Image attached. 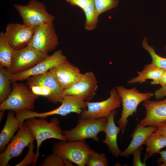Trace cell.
<instances>
[{"label": "cell", "mask_w": 166, "mask_h": 166, "mask_svg": "<svg viewBox=\"0 0 166 166\" xmlns=\"http://www.w3.org/2000/svg\"><path fill=\"white\" fill-rule=\"evenodd\" d=\"M58 108L48 112L38 113L29 109L21 110L16 113V116L21 122L28 118L37 117L45 118L58 115L65 116L71 113H75L80 116L83 111L87 108V101L81 98L73 95H65Z\"/></svg>", "instance_id": "obj_1"}, {"label": "cell", "mask_w": 166, "mask_h": 166, "mask_svg": "<svg viewBox=\"0 0 166 166\" xmlns=\"http://www.w3.org/2000/svg\"><path fill=\"white\" fill-rule=\"evenodd\" d=\"M26 122L30 128L37 142V158L39 155L40 147L45 140L54 138L60 140L67 141L62 134V130L60 122L57 117L52 118L48 122L45 118L31 117L26 120Z\"/></svg>", "instance_id": "obj_2"}, {"label": "cell", "mask_w": 166, "mask_h": 166, "mask_svg": "<svg viewBox=\"0 0 166 166\" xmlns=\"http://www.w3.org/2000/svg\"><path fill=\"white\" fill-rule=\"evenodd\" d=\"M122 101V110L120 118L117 121L122 135L125 130L128 123V118L137 111L138 105L142 101L149 100L153 95L151 92L140 93L136 88L127 89L122 86L115 87Z\"/></svg>", "instance_id": "obj_3"}, {"label": "cell", "mask_w": 166, "mask_h": 166, "mask_svg": "<svg viewBox=\"0 0 166 166\" xmlns=\"http://www.w3.org/2000/svg\"><path fill=\"white\" fill-rule=\"evenodd\" d=\"M94 151L85 140H60L53 144L52 148L53 153L78 166H86L89 155Z\"/></svg>", "instance_id": "obj_4"}, {"label": "cell", "mask_w": 166, "mask_h": 166, "mask_svg": "<svg viewBox=\"0 0 166 166\" xmlns=\"http://www.w3.org/2000/svg\"><path fill=\"white\" fill-rule=\"evenodd\" d=\"M12 90L7 98L0 105V110H11L16 112L27 109L33 110L34 102L39 96L34 94L24 84L12 83Z\"/></svg>", "instance_id": "obj_5"}, {"label": "cell", "mask_w": 166, "mask_h": 166, "mask_svg": "<svg viewBox=\"0 0 166 166\" xmlns=\"http://www.w3.org/2000/svg\"><path fill=\"white\" fill-rule=\"evenodd\" d=\"M107 118L97 119L79 118L76 127L72 129L63 130L62 134L68 141H74L91 139L98 141V134L104 132Z\"/></svg>", "instance_id": "obj_6"}, {"label": "cell", "mask_w": 166, "mask_h": 166, "mask_svg": "<svg viewBox=\"0 0 166 166\" xmlns=\"http://www.w3.org/2000/svg\"><path fill=\"white\" fill-rule=\"evenodd\" d=\"M14 7L22 17L24 24L34 30L42 25L53 22L55 17L47 11L45 5L31 0L26 5L15 4Z\"/></svg>", "instance_id": "obj_7"}, {"label": "cell", "mask_w": 166, "mask_h": 166, "mask_svg": "<svg viewBox=\"0 0 166 166\" xmlns=\"http://www.w3.org/2000/svg\"><path fill=\"white\" fill-rule=\"evenodd\" d=\"M35 140V137L30 128L26 122L23 121L5 150L0 153V166L9 165L11 159L20 157L24 148Z\"/></svg>", "instance_id": "obj_8"}, {"label": "cell", "mask_w": 166, "mask_h": 166, "mask_svg": "<svg viewBox=\"0 0 166 166\" xmlns=\"http://www.w3.org/2000/svg\"><path fill=\"white\" fill-rule=\"evenodd\" d=\"M53 22L42 25L37 28L28 45L46 55H48L49 52L54 50L58 44V38Z\"/></svg>", "instance_id": "obj_9"}, {"label": "cell", "mask_w": 166, "mask_h": 166, "mask_svg": "<svg viewBox=\"0 0 166 166\" xmlns=\"http://www.w3.org/2000/svg\"><path fill=\"white\" fill-rule=\"evenodd\" d=\"M110 95L107 99L101 101H87V109L82 111L80 117L94 119L107 118L113 111L119 108L122 104L121 98L116 88L110 90Z\"/></svg>", "instance_id": "obj_10"}, {"label": "cell", "mask_w": 166, "mask_h": 166, "mask_svg": "<svg viewBox=\"0 0 166 166\" xmlns=\"http://www.w3.org/2000/svg\"><path fill=\"white\" fill-rule=\"evenodd\" d=\"M48 56L28 45L15 50L10 70L12 74L25 71L44 60Z\"/></svg>", "instance_id": "obj_11"}, {"label": "cell", "mask_w": 166, "mask_h": 166, "mask_svg": "<svg viewBox=\"0 0 166 166\" xmlns=\"http://www.w3.org/2000/svg\"><path fill=\"white\" fill-rule=\"evenodd\" d=\"M67 59L61 49L57 50L50 56L48 55L44 60L31 68L22 72L12 74L10 77L12 83L14 82L27 80L30 77L44 73L53 67Z\"/></svg>", "instance_id": "obj_12"}, {"label": "cell", "mask_w": 166, "mask_h": 166, "mask_svg": "<svg viewBox=\"0 0 166 166\" xmlns=\"http://www.w3.org/2000/svg\"><path fill=\"white\" fill-rule=\"evenodd\" d=\"M34 33L33 29L23 23H10L7 24L4 34L10 46L17 50L29 44Z\"/></svg>", "instance_id": "obj_13"}, {"label": "cell", "mask_w": 166, "mask_h": 166, "mask_svg": "<svg viewBox=\"0 0 166 166\" xmlns=\"http://www.w3.org/2000/svg\"><path fill=\"white\" fill-rule=\"evenodd\" d=\"M98 82L92 71L82 74L80 79L69 89L64 91V94L79 97L86 101H90L96 94Z\"/></svg>", "instance_id": "obj_14"}, {"label": "cell", "mask_w": 166, "mask_h": 166, "mask_svg": "<svg viewBox=\"0 0 166 166\" xmlns=\"http://www.w3.org/2000/svg\"><path fill=\"white\" fill-rule=\"evenodd\" d=\"M62 89L64 91L72 86L81 78L80 69L67 59L49 70Z\"/></svg>", "instance_id": "obj_15"}, {"label": "cell", "mask_w": 166, "mask_h": 166, "mask_svg": "<svg viewBox=\"0 0 166 166\" xmlns=\"http://www.w3.org/2000/svg\"><path fill=\"white\" fill-rule=\"evenodd\" d=\"M142 105L145 109L146 115L140 121L141 124L157 127L166 121V98L159 101L147 100Z\"/></svg>", "instance_id": "obj_16"}, {"label": "cell", "mask_w": 166, "mask_h": 166, "mask_svg": "<svg viewBox=\"0 0 166 166\" xmlns=\"http://www.w3.org/2000/svg\"><path fill=\"white\" fill-rule=\"evenodd\" d=\"M27 80L29 86L33 85L43 86L48 88L52 94V102H61L64 96V91L49 71L40 75L31 77Z\"/></svg>", "instance_id": "obj_17"}, {"label": "cell", "mask_w": 166, "mask_h": 166, "mask_svg": "<svg viewBox=\"0 0 166 166\" xmlns=\"http://www.w3.org/2000/svg\"><path fill=\"white\" fill-rule=\"evenodd\" d=\"M117 113V111L114 110L107 117L104 130L105 138L102 141L108 146L109 152L116 157L121 156L122 152L117 142V135L121 130L119 127L116 126L114 122V117Z\"/></svg>", "instance_id": "obj_18"}, {"label": "cell", "mask_w": 166, "mask_h": 166, "mask_svg": "<svg viewBox=\"0 0 166 166\" xmlns=\"http://www.w3.org/2000/svg\"><path fill=\"white\" fill-rule=\"evenodd\" d=\"M157 129L156 126H149L145 127L140 123L137 125L133 133L130 136L132 140L128 146L123 152L121 156L127 157L138 148L145 144L148 136Z\"/></svg>", "instance_id": "obj_19"}, {"label": "cell", "mask_w": 166, "mask_h": 166, "mask_svg": "<svg viewBox=\"0 0 166 166\" xmlns=\"http://www.w3.org/2000/svg\"><path fill=\"white\" fill-rule=\"evenodd\" d=\"M21 124L16 117L15 112L8 110L6 120L0 134V153L5 150Z\"/></svg>", "instance_id": "obj_20"}, {"label": "cell", "mask_w": 166, "mask_h": 166, "mask_svg": "<svg viewBox=\"0 0 166 166\" xmlns=\"http://www.w3.org/2000/svg\"><path fill=\"white\" fill-rule=\"evenodd\" d=\"M145 144L146 148L144 162L154 154L159 153L166 146V135L156 130L148 136Z\"/></svg>", "instance_id": "obj_21"}, {"label": "cell", "mask_w": 166, "mask_h": 166, "mask_svg": "<svg viewBox=\"0 0 166 166\" xmlns=\"http://www.w3.org/2000/svg\"><path fill=\"white\" fill-rule=\"evenodd\" d=\"M165 70L159 68L153 63L145 65L141 71H138L137 76L132 78L127 82L128 84L142 83L146 81L148 79L152 80V81L159 80L162 76Z\"/></svg>", "instance_id": "obj_22"}, {"label": "cell", "mask_w": 166, "mask_h": 166, "mask_svg": "<svg viewBox=\"0 0 166 166\" xmlns=\"http://www.w3.org/2000/svg\"><path fill=\"white\" fill-rule=\"evenodd\" d=\"M15 50L7 42L4 32L0 33V68L5 67L10 69Z\"/></svg>", "instance_id": "obj_23"}, {"label": "cell", "mask_w": 166, "mask_h": 166, "mask_svg": "<svg viewBox=\"0 0 166 166\" xmlns=\"http://www.w3.org/2000/svg\"><path fill=\"white\" fill-rule=\"evenodd\" d=\"M7 68H0V103L4 102L12 92L10 77L12 74Z\"/></svg>", "instance_id": "obj_24"}, {"label": "cell", "mask_w": 166, "mask_h": 166, "mask_svg": "<svg viewBox=\"0 0 166 166\" xmlns=\"http://www.w3.org/2000/svg\"><path fill=\"white\" fill-rule=\"evenodd\" d=\"M83 11L85 17L84 28L91 31L96 27L99 22V15L96 11L94 0H89L88 4Z\"/></svg>", "instance_id": "obj_25"}, {"label": "cell", "mask_w": 166, "mask_h": 166, "mask_svg": "<svg viewBox=\"0 0 166 166\" xmlns=\"http://www.w3.org/2000/svg\"><path fill=\"white\" fill-rule=\"evenodd\" d=\"M147 39V37L144 38L142 41V45L144 49L150 54L152 59V63L159 68L166 70V58L160 56L156 53L154 48L148 43Z\"/></svg>", "instance_id": "obj_26"}, {"label": "cell", "mask_w": 166, "mask_h": 166, "mask_svg": "<svg viewBox=\"0 0 166 166\" xmlns=\"http://www.w3.org/2000/svg\"><path fill=\"white\" fill-rule=\"evenodd\" d=\"M39 166H74L71 161L65 160L57 155L53 153L47 156Z\"/></svg>", "instance_id": "obj_27"}, {"label": "cell", "mask_w": 166, "mask_h": 166, "mask_svg": "<svg viewBox=\"0 0 166 166\" xmlns=\"http://www.w3.org/2000/svg\"><path fill=\"white\" fill-rule=\"evenodd\" d=\"M96 11L99 15L101 14L116 7L119 0H94Z\"/></svg>", "instance_id": "obj_28"}, {"label": "cell", "mask_w": 166, "mask_h": 166, "mask_svg": "<svg viewBox=\"0 0 166 166\" xmlns=\"http://www.w3.org/2000/svg\"><path fill=\"white\" fill-rule=\"evenodd\" d=\"M86 165L88 166H108V160L105 154H100L95 151L89 155Z\"/></svg>", "instance_id": "obj_29"}, {"label": "cell", "mask_w": 166, "mask_h": 166, "mask_svg": "<svg viewBox=\"0 0 166 166\" xmlns=\"http://www.w3.org/2000/svg\"><path fill=\"white\" fill-rule=\"evenodd\" d=\"M28 147V150L26 156L21 161L15 165V166H29L32 163H34V166L36 164L37 159L36 154L34 152L35 148L34 142L30 143Z\"/></svg>", "instance_id": "obj_30"}, {"label": "cell", "mask_w": 166, "mask_h": 166, "mask_svg": "<svg viewBox=\"0 0 166 166\" xmlns=\"http://www.w3.org/2000/svg\"><path fill=\"white\" fill-rule=\"evenodd\" d=\"M31 90L35 94L45 97L50 102L52 101V94L51 91L43 86L33 85L30 86Z\"/></svg>", "instance_id": "obj_31"}, {"label": "cell", "mask_w": 166, "mask_h": 166, "mask_svg": "<svg viewBox=\"0 0 166 166\" xmlns=\"http://www.w3.org/2000/svg\"><path fill=\"white\" fill-rule=\"evenodd\" d=\"M143 147L141 146L132 153V154L133 156L132 166H146L145 162H142L140 159V155L143 150Z\"/></svg>", "instance_id": "obj_32"}, {"label": "cell", "mask_w": 166, "mask_h": 166, "mask_svg": "<svg viewBox=\"0 0 166 166\" xmlns=\"http://www.w3.org/2000/svg\"><path fill=\"white\" fill-rule=\"evenodd\" d=\"M66 2L72 6H76L83 10L88 4L89 0H66Z\"/></svg>", "instance_id": "obj_33"}, {"label": "cell", "mask_w": 166, "mask_h": 166, "mask_svg": "<svg viewBox=\"0 0 166 166\" xmlns=\"http://www.w3.org/2000/svg\"><path fill=\"white\" fill-rule=\"evenodd\" d=\"M153 94L155 97L158 100L166 97V85L155 91Z\"/></svg>", "instance_id": "obj_34"}, {"label": "cell", "mask_w": 166, "mask_h": 166, "mask_svg": "<svg viewBox=\"0 0 166 166\" xmlns=\"http://www.w3.org/2000/svg\"><path fill=\"white\" fill-rule=\"evenodd\" d=\"M151 84L152 85H160L161 86L166 85V70H165L164 73L161 77L158 80L152 81H151Z\"/></svg>", "instance_id": "obj_35"}, {"label": "cell", "mask_w": 166, "mask_h": 166, "mask_svg": "<svg viewBox=\"0 0 166 166\" xmlns=\"http://www.w3.org/2000/svg\"><path fill=\"white\" fill-rule=\"evenodd\" d=\"M159 154L160 155V157L157 160V163H162L159 166H166V150L160 151Z\"/></svg>", "instance_id": "obj_36"}, {"label": "cell", "mask_w": 166, "mask_h": 166, "mask_svg": "<svg viewBox=\"0 0 166 166\" xmlns=\"http://www.w3.org/2000/svg\"><path fill=\"white\" fill-rule=\"evenodd\" d=\"M157 130L166 135V121L158 126Z\"/></svg>", "instance_id": "obj_37"}, {"label": "cell", "mask_w": 166, "mask_h": 166, "mask_svg": "<svg viewBox=\"0 0 166 166\" xmlns=\"http://www.w3.org/2000/svg\"><path fill=\"white\" fill-rule=\"evenodd\" d=\"M5 111V110H0V122L1 121H2V119H3Z\"/></svg>", "instance_id": "obj_38"}, {"label": "cell", "mask_w": 166, "mask_h": 166, "mask_svg": "<svg viewBox=\"0 0 166 166\" xmlns=\"http://www.w3.org/2000/svg\"><path fill=\"white\" fill-rule=\"evenodd\" d=\"M165 52L166 53V45H165Z\"/></svg>", "instance_id": "obj_39"}]
</instances>
